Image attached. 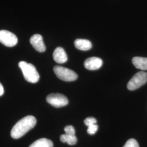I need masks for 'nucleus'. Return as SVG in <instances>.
Instances as JSON below:
<instances>
[{"label":"nucleus","mask_w":147,"mask_h":147,"mask_svg":"<svg viewBox=\"0 0 147 147\" xmlns=\"http://www.w3.org/2000/svg\"><path fill=\"white\" fill-rule=\"evenodd\" d=\"M36 123L37 120L34 116H27L24 117L13 127L11 131V136L14 139L20 138L33 129Z\"/></svg>","instance_id":"nucleus-1"},{"label":"nucleus","mask_w":147,"mask_h":147,"mask_svg":"<svg viewBox=\"0 0 147 147\" xmlns=\"http://www.w3.org/2000/svg\"><path fill=\"white\" fill-rule=\"evenodd\" d=\"M19 67L21 69L23 75L27 81L33 84L38 82L40 76L36 67L32 64L21 61L19 63Z\"/></svg>","instance_id":"nucleus-2"},{"label":"nucleus","mask_w":147,"mask_h":147,"mask_svg":"<svg viewBox=\"0 0 147 147\" xmlns=\"http://www.w3.org/2000/svg\"><path fill=\"white\" fill-rule=\"evenodd\" d=\"M53 71L59 79L64 81H73L78 79V77L77 74L73 70L62 66H55Z\"/></svg>","instance_id":"nucleus-3"},{"label":"nucleus","mask_w":147,"mask_h":147,"mask_svg":"<svg viewBox=\"0 0 147 147\" xmlns=\"http://www.w3.org/2000/svg\"><path fill=\"white\" fill-rule=\"evenodd\" d=\"M147 82V73L140 71L136 74L129 81L127 87L130 90H134L145 84Z\"/></svg>","instance_id":"nucleus-4"},{"label":"nucleus","mask_w":147,"mask_h":147,"mask_svg":"<svg viewBox=\"0 0 147 147\" xmlns=\"http://www.w3.org/2000/svg\"><path fill=\"white\" fill-rule=\"evenodd\" d=\"M47 101L49 104L55 107H61L68 104V98L64 95L59 93H53L47 95Z\"/></svg>","instance_id":"nucleus-5"},{"label":"nucleus","mask_w":147,"mask_h":147,"mask_svg":"<svg viewBox=\"0 0 147 147\" xmlns=\"http://www.w3.org/2000/svg\"><path fill=\"white\" fill-rule=\"evenodd\" d=\"M18 42V38L14 33L7 30L0 31V42L4 45L13 47L17 44Z\"/></svg>","instance_id":"nucleus-6"},{"label":"nucleus","mask_w":147,"mask_h":147,"mask_svg":"<svg viewBox=\"0 0 147 147\" xmlns=\"http://www.w3.org/2000/svg\"><path fill=\"white\" fill-rule=\"evenodd\" d=\"M30 42L37 51L43 53L46 50V47L43 42L42 36L40 34H36L33 35L30 38Z\"/></svg>","instance_id":"nucleus-7"},{"label":"nucleus","mask_w":147,"mask_h":147,"mask_svg":"<svg viewBox=\"0 0 147 147\" xmlns=\"http://www.w3.org/2000/svg\"><path fill=\"white\" fill-rule=\"evenodd\" d=\"M102 61L101 58L96 57H92L87 58L84 61L85 68L90 70H98L101 67Z\"/></svg>","instance_id":"nucleus-8"},{"label":"nucleus","mask_w":147,"mask_h":147,"mask_svg":"<svg viewBox=\"0 0 147 147\" xmlns=\"http://www.w3.org/2000/svg\"><path fill=\"white\" fill-rule=\"evenodd\" d=\"M53 58L54 61L59 63L63 64L66 62L68 60L67 53L62 47H57L53 53Z\"/></svg>","instance_id":"nucleus-9"},{"label":"nucleus","mask_w":147,"mask_h":147,"mask_svg":"<svg viewBox=\"0 0 147 147\" xmlns=\"http://www.w3.org/2000/svg\"><path fill=\"white\" fill-rule=\"evenodd\" d=\"M74 45L78 49L82 51H87L92 47V42L88 40L77 39L74 42Z\"/></svg>","instance_id":"nucleus-10"},{"label":"nucleus","mask_w":147,"mask_h":147,"mask_svg":"<svg viewBox=\"0 0 147 147\" xmlns=\"http://www.w3.org/2000/svg\"><path fill=\"white\" fill-rule=\"evenodd\" d=\"M132 63L136 68L142 70H147V58L135 57L132 58Z\"/></svg>","instance_id":"nucleus-11"},{"label":"nucleus","mask_w":147,"mask_h":147,"mask_svg":"<svg viewBox=\"0 0 147 147\" xmlns=\"http://www.w3.org/2000/svg\"><path fill=\"white\" fill-rule=\"evenodd\" d=\"M53 142L47 138L39 139L31 144L29 147H53Z\"/></svg>","instance_id":"nucleus-12"},{"label":"nucleus","mask_w":147,"mask_h":147,"mask_svg":"<svg viewBox=\"0 0 147 147\" xmlns=\"http://www.w3.org/2000/svg\"><path fill=\"white\" fill-rule=\"evenodd\" d=\"M61 142L67 143L69 145H75L78 142V138L75 135H70L67 134H63L60 136Z\"/></svg>","instance_id":"nucleus-13"},{"label":"nucleus","mask_w":147,"mask_h":147,"mask_svg":"<svg viewBox=\"0 0 147 147\" xmlns=\"http://www.w3.org/2000/svg\"><path fill=\"white\" fill-rule=\"evenodd\" d=\"M123 147H139V145L136 140L131 138L127 141Z\"/></svg>","instance_id":"nucleus-14"},{"label":"nucleus","mask_w":147,"mask_h":147,"mask_svg":"<svg viewBox=\"0 0 147 147\" xmlns=\"http://www.w3.org/2000/svg\"><path fill=\"white\" fill-rule=\"evenodd\" d=\"M65 134L70 135H75V130L73 126L67 125L64 127Z\"/></svg>","instance_id":"nucleus-15"},{"label":"nucleus","mask_w":147,"mask_h":147,"mask_svg":"<svg viewBox=\"0 0 147 147\" xmlns=\"http://www.w3.org/2000/svg\"><path fill=\"white\" fill-rule=\"evenodd\" d=\"M98 129V126L96 124L88 126L87 132L89 135H94Z\"/></svg>","instance_id":"nucleus-16"},{"label":"nucleus","mask_w":147,"mask_h":147,"mask_svg":"<svg viewBox=\"0 0 147 147\" xmlns=\"http://www.w3.org/2000/svg\"><path fill=\"white\" fill-rule=\"evenodd\" d=\"M84 123L86 126H89L96 124V119L94 117H88L84 120Z\"/></svg>","instance_id":"nucleus-17"},{"label":"nucleus","mask_w":147,"mask_h":147,"mask_svg":"<svg viewBox=\"0 0 147 147\" xmlns=\"http://www.w3.org/2000/svg\"><path fill=\"white\" fill-rule=\"evenodd\" d=\"M4 93V88L2 84L0 83V96H2Z\"/></svg>","instance_id":"nucleus-18"}]
</instances>
